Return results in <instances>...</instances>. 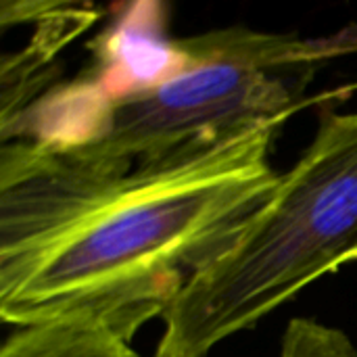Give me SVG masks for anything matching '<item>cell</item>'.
<instances>
[{"label": "cell", "mask_w": 357, "mask_h": 357, "mask_svg": "<svg viewBox=\"0 0 357 357\" xmlns=\"http://www.w3.org/2000/svg\"><path fill=\"white\" fill-rule=\"evenodd\" d=\"M280 126L109 176L63 140L0 151V318H84L132 343L234 241L278 182Z\"/></svg>", "instance_id": "6da1fadb"}, {"label": "cell", "mask_w": 357, "mask_h": 357, "mask_svg": "<svg viewBox=\"0 0 357 357\" xmlns=\"http://www.w3.org/2000/svg\"><path fill=\"white\" fill-rule=\"evenodd\" d=\"M356 259L357 111H333L226 251L167 310L153 357H207Z\"/></svg>", "instance_id": "7a4b0ae2"}, {"label": "cell", "mask_w": 357, "mask_h": 357, "mask_svg": "<svg viewBox=\"0 0 357 357\" xmlns=\"http://www.w3.org/2000/svg\"><path fill=\"white\" fill-rule=\"evenodd\" d=\"M356 46V33L303 38L247 27L178 40L167 73L117 96L94 130L65 142L92 169L117 176L190 146L282 126L318 71Z\"/></svg>", "instance_id": "3957f363"}, {"label": "cell", "mask_w": 357, "mask_h": 357, "mask_svg": "<svg viewBox=\"0 0 357 357\" xmlns=\"http://www.w3.org/2000/svg\"><path fill=\"white\" fill-rule=\"evenodd\" d=\"M0 357H140L132 343L84 318H59L17 326L2 343Z\"/></svg>", "instance_id": "277c9868"}, {"label": "cell", "mask_w": 357, "mask_h": 357, "mask_svg": "<svg viewBox=\"0 0 357 357\" xmlns=\"http://www.w3.org/2000/svg\"><path fill=\"white\" fill-rule=\"evenodd\" d=\"M280 357H357L354 341L314 318H293L282 335Z\"/></svg>", "instance_id": "5b68a950"}]
</instances>
